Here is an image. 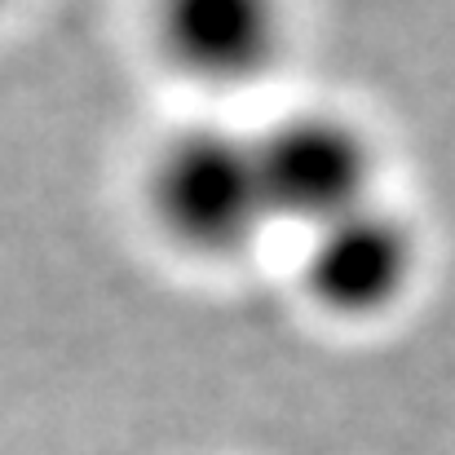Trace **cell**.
<instances>
[{"instance_id": "cell-4", "label": "cell", "mask_w": 455, "mask_h": 455, "mask_svg": "<svg viewBox=\"0 0 455 455\" xmlns=\"http://www.w3.org/2000/svg\"><path fill=\"white\" fill-rule=\"evenodd\" d=\"M420 275V239L411 221L385 204H363L309 230L301 283L309 301L336 318H380L411 292Z\"/></svg>"}, {"instance_id": "cell-1", "label": "cell", "mask_w": 455, "mask_h": 455, "mask_svg": "<svg viewBox=\"0 0 455 455\" xmlns=\"http://www.w3.org/2000/svg\"><path fill=\"white\" fill-rule=\"evenodd\" d=\"M142 204L181 257H239L270 226L252 133L212 120L164 133L142 168Z\"/></svg>"}, {"instance_id": "cell-3", "label": "cell", "mask_w": 455, "mask_h": 455, "mask_svg": "<svg viewBox=\"0 0 455 455\" xmlns=\"http://www.w3.org/2000/svg\"><path fill=\"white\" fill-rule=\"evenodd\" d=\"M147 31L159 62L199 89L261 84L288 49V0H151Z\"/></svg>"}, {"instance_id": "cell-2", "label": "cell", "mask_w": 455, "mask_h": 455, "mask_svg": "<svg viewBox=\"0 0 455 455\" xmlns=\"http://www.w3.org/2000/svg\"><path fill=\"white\" fill-rule=\"evenodd\" d=\"M270 221L318 230L376 199V147L367 129L340 111L309 107L252 133Z\"/></svg>"}, {"instance_id": "cell-5", "label": "cell", "mask_w": 455, "mask_h": 455, "mask_svg": "<svg viewBox=\"0 0 455 455\" xmlns=\"http://www.w3.org/2000/svg\"><path fill=\"white\" fill-rule=\"evenodd\" d=\"M9 4H13V0H0V18H4V13H9Z\"/></svg>"}]
</instances>
